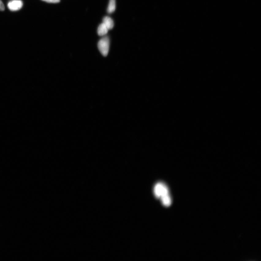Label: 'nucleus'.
I'll return each mask as SVG.
<instances>
[{
    "label": "nucleus",
    "instance_id": "8",
    "mask_svg": "<svg viewBox=\"0 0 261 261\" xmlns=\"http://www.w3.org/2000/svg\"><path fill=\"white\" fill-rule=\"evenodd\" d=\"M42 1L47 2L49 3H58L60 2V0H42Z\"/></svg>",
    "mask_w": 261,
    "mask_h": 261
},
{
    "label": "nucleus",
    "instance_id": "1",
    "mask_svg": "<svg viewBox=\"0 0 261 261\" xmlns=\"http://www.w3.org/2000/svg\"><path fill=\"white\" fill-rule=\"evenodd\" d=\"M99 50L103 56H107L110 47V40L108 37H104L101 39L98 44Z\"/></svg>",
    "mask_w": 261,
    "mask_h": 261
},
{
    "label": "nucleus",
    "instance_id": "2",
    "mask_svg": "<svg viewBox=\"0 0 261 261\" xmlns=\"http://www.w3.org/2000/svg\"><path fill=\"white\" fill-rule=\"evenodd\" d=\"M23 5V2L21 0H13L9 2L7 6L11 11H17L21 9Z\"/></svg>",
    "mask_w": 261,
    "mask_h": 261
},
{
    "label": "nucleus",
    "instance_id": "7",
    "mask_svg": "<svg viewBox=\"0 0 261 261\" xmlns=\"http://www.w3.org/2000/svg\"><path fill=\"white\" fill-rule=\"evenodd\" d=\"M116 9L115 0H109L107 11L109 13H112L114 12Z\"/></svg>",
    "mask_w": 261,
    "mask_h": 261
},
{
    "label": "nucleus",
    "instance_id": "4",
    "mask_svg": "<svg viewBox=\"0 0 261 261\" xmlns=\"http://www.w3.org/2000/svg\"><path fill=\"white\" fill-rule=\"evenodd\" d=\"M103 23L108 28V30L112 29L114 27V21L110 17H104L103 19Z\"/></svg>",
    "mask_w": 261,
    "mask_h": 261
},
{
    "label": "nucleus",
    "instance_id": "5",
    "mask_svg": "<svg viewBox=\"0 0 261 261\" xmlns=\"http://www.w3.org/2000/svg\"><path fill=\"white\" fill-rule=\"evenodd\" d=\"M108 29L103 23L101 24L99 26L97 29V33L99 35L103 36L107 34Z\"/></svg>",
    "mask_w": 261,
    "mask_h": 261
},
{
    "label": "nucleus",
    "instance_id": "3",
    "mask_svg": "<svg viewBox=\"0 0 261 261\" xmlns=\"http://www.w3.org/2000/svg\"><path fill=\"white\" fill-rule=\"evenodd\" d=\"M165 186V183L161 182L156 184L154 187V193L157 198L160 199Z\"/></svg>",
    "mask_w": 261,
    "mask_h": 261
},
{
    "label": "nucleus",
    "instance_id": "9",
    "mask_svg": "<svg viewBox=\"0 0 261 261\" xmlns=\"http://www.w3.org/2000/svg\"><path fill=\"white\" fill-rule=\"evenodd\" d=\"M5 7L4 5L1 0H0V11H3L4 10Z\"/></svg>",
    "mask_w": 261,
    "mask_h": 261
},
{
    "label": "nucleus",
    "instance_id": "6",
    "mask_svg": "<svg viewBox=\"0 0 261 261\" xmlns=\"http://www.w3.org/2000/svg\"><path fill=\"white\" fill-rule=\"evenodd\" d=\"M162 203L164 206L166 207H168L171 205L172 199L170 195H167L162 197L161 198Z\"/></svg>",
    "mask_w": 261,
    "mask_h": 261
}]
</instances>
